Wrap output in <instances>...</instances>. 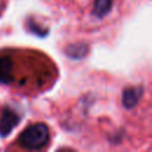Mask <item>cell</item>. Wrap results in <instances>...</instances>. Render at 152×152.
Wrapping results in <instances>:
<instances>
[{
    "label": "cell",
    "instance_id": "cell-3",
    "mask_svg": "<svg viewBox=\"0 0 152 152\" xmlns=\"http://www.w3.org/2000/svg\"><path fill=\"white\" fill-rule=\"evenodd\" d=\"M14 59L11 55L0 56V83L12 84L15 80L14 77Z\"/></svg>",
    "mask_w": 152,
    "mask_h": 152
},
{
    "label": "cell",
    "instance_id": "cell-8",
    "mask_svg": "<svg viewBox=\"0 0 152 152\" xmlns=\"http://www.w3.org/2000/svg\"><path fill=\"white\" fill-rule=\"evenodd\" d=\"M1 1H2V0H0V8H1Z\"/></svg>",
    "mask_w": 152,
    "mask_h": 152
},
{
    "label": "cell",
    "instance_id": "cell-5",
    "mask_svg": "<svg viewBox=\"0 0 152 152\" xmlns=\"http://www.w3.org/2000/svg\"><path fill=\"white\" fill-rule=\"evenodd\" d=\"M88 45L84 43H74L66 46L65 49V53L71 58V59H82L83 57H86V55L88 53Z\"/></svg>",
    "mask_w": 152,
    "mask_h": 152
},
{
    "label": "cell",
    "instance_id": "cell-1",
    "mask_svg": "<svg viewBox=\"0 0 152 152\" xmlns=\"http://www.w3.org/2000/svg\"><path fill=\"white\" fill-rule=\"evenodd\" d=\"M49 127L44 122H37L26 127L18 138V144L26 150H42L49 142Z\"/></svg>",
    "mask_w": 152,
    "mask_h": 152
},
{
    "label": "cell",
    "instance_id": "cell-7",
    "mask_svg": "<svg viewBox=\"0 0 152 152\" xmlns=\"http://www.w3.org/2000/svg\"><path fill=\"white\" fill-rule=\"evenodd\" d=\"M27 28H28L32 33H34L36 36H39V37H45V36L48 34V30H46L45 27H42L39 24L37 25L32 19L27 20Z\"/></svg>",
    "mask_w": 152,
    "mask_h": 152
},
{
    "label": "cell",
    "instance_id": "cell-2",
    "mask_svg": "<svg viewBox=\"0 0 152 152\" xmlns=\"http://www.w3.org/2000/svg\"><path fill=\"white\" fill-rule=\"evenodd\" d=\"M20 119L21 118L18 112L12 109L11 107H4L0 115V137H7L19 124Z\"/></svg>",
    "mask_w": 152,
    "mask_h": 152
},
{
    "label": "cell",
    "instance_id": "cell-4",
    "mask_svg": "<svg viewBox=\"0 0 152 152\" xmlns=\"http://www.w3.org/2000/svg\"><path fill=\"white\" fill-rule=\"evenodd\" d=\"M144 94V88L141 86L137 87H127L122 90V96H121V102L122 106L126 109H132L134 108L138 102L140 101L141 96Z\"/></svg>",
    "mask_w": 152,
    "mask_h": 152
},
{
    "label": "cell",
    "instance_id": "cell-6",
    "mask_svg": "<svg viewBox=\"0 0 152 152\" xmlns=\"http://www.w3.org/2000/svg\"><path fill=\"white\" fill-rule=\"evenodd\" d=\"M112 7H113V0H95L93 13L99 19H101L112 11Z\"/></svg>",
    "mask_w": 152,
    "mask_h": 152
}]
</instances>
